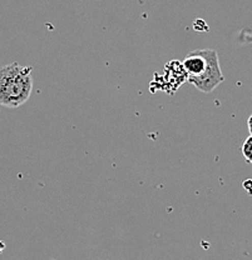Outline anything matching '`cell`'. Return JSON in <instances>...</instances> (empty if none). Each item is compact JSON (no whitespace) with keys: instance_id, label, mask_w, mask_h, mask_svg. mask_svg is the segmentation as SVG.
<instances>
[{"instance_id":"cell-1","label":"cell","mask_w":252,"mask_h":260,"mask_svg":"<svg viewBox=\"0 0 252 260\" xmlns=\"http://www.w3.org/2000/svg\"><path fill=\"white\" fill-rule=\"evenodd\" d=\"M182 65L187 74V81L202 93H212L225 80L218 54L215 49L193 50L186 56Z\"/></svg>"},{"instance_id":"cell-2","label":"cell","mask_w":252,"mask_h":260,"mask_svg":"<svg viewBox=\"0 0 252 260\" xmlns=\"http://www.w3.org/2000/svg\"><path fill=\"white\" fill-rule=\"evenodd\" d=\"M32 67L10 63L0 68V105L14 108L25 104L33 90Z\"/></svg>"},{"instance_id":"cell-3","label":"cell","mask_w":252,"mask_h":260,"mask_svg":"<svg viewBox=\"0 0 252 260\" xmlns=\"http://www.w3.org/2000/svg\"><path fill=\"white\" fill-rule=\"evenodd\" d=\"M241 151H242V155L243 158H245L246 162L252 164V135H250V137L243 142Z\"/></svg>"},{"instance_id":"cell-4","label":"cell","mask_w":252,"mask_h":260,"mask_svg":"<svg viewBox=\"0 0 252 260\" xmlns=\"http://www.w3.org/2000/svg\"><path fill=\"white\" fill-rule=\"evenodd\" d=\"M243 186H245V189H247L250 193H252V180L251 179H248L247 181H245V183H243Z\"/></svg>"},{"instance_id":"cell-5","label":"cell","mask_w":252,"mask_h":260,"mask_svg":"<svg viewBox=\"0 0 252 260\" xmlns=\"http://www.w3.org/2000/svg\"><path fill=\"white\" fill-rule=\"evenodd\" d=\"M247 128H248V132H250V135H252V114L247 119Z\"/></svg>"}]
</instances>
